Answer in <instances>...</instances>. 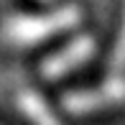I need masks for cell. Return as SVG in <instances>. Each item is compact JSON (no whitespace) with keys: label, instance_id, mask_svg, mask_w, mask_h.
<instances>
[{"label":"cell","instance_id":"1","mask_svg":"<svg viewBox=\"0 0 125 125\" xmlns=\"http://www.w3.org/2000/svg\"><path fill=\"white\" fill-rule=\"evenodd\" d=\"M82 21V8L79 5H61L49 13H23L10 15L3 26V33L15 46H36L51 36L74 28Z\"/></svg>","mask_w":125,"mask_h":125},{"label":"cell","instance_id":"6","mask_svg":"<svg viewBox=\"0 0 125 125\" xmlns=\"http://www.w3.org/2000/svg\"><path fill=\"white\" fill-rule=\"evenodd\" d=\"M43 3H49V0H43Z\"/></svg>","mask_w":125,"mask_h":125},{"label":"cell","instance_id":"4","mask_svg":"<svg viewBox=\"0 0 125 125\" xmlns=\"http://www.w3.org/2000/svg\"><path fill=\"white\" fill-rule=\"evenodd\" d=\"M15 102H18L21 112L31 120V125H61L59 117L51 112L49 102L43 100L38 92H33V89H21Z\"/></svg>","mask_w":125,"mask_h":125},{"label":"cell","instance_id":"2","mask_svg":"<svg viewBox=\"0 0 125 125\" xmlns=\"http://www.w3.org/2000/svg\"><path fill=\"white\" fill-rule=\"evenodd\" d=\"M115 105H125V79L112 77L97 89H82V92L64 94V110L72 115H87L100 112Z\"/></svg>","mask_w":125,"mask_h":125},{"label":"cell","instance_id":"3","mask_svg":"<svg viewBox=\"0 0 125 125\" xmlns=\"http://www.w3.org/2000/svg\"><path fill=\"white\" fill-rule=\"evenodd\" d=\"M94 51H97V41L87 33H82L74 41H69L64 49H59L56 54L46 56V61L41 64V74L46 79H59L69 72L79 69L84 61H89L94 56Z\"/></svg>","mask_w":125,"mask_h":125},{"label":"cell","instance_id":"5","mask_svg":"<svg viewBox=\"0 0 125 125\" xmlns=\"http://www.w3.org/2000/svg\"><path fill=\"white\" fill-rule=\"evenodd\" d=\"M110 72L112 74L125 72V10H123V26H120V33H117V41L110 54Z\"/></svg>","mask_w":125,"mask_h":125}]
</instances>
